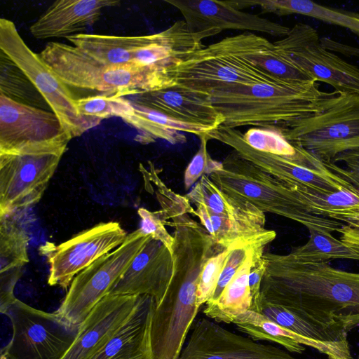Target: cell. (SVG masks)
Returning <instances> with one entry per match:
<instances>
[{"label": "cell", "instance_id": "cell-1", "mask_svg": "<svg viewBox=\"0 0 359 359\" xmlns=\"http://www.w3.org/2000/svg\"><path fill=\"white\" fill-rule=\"evenodd\" d=\"M261 298L349 332L359 327V273L264 253Z\"/></svg>", "mask_w": 359, "mask_h": 359}, {"label": "cell", "instance_id": "cell-2", "mask_svg": "<svg viewBox=\"0 0 359 359\" xmlns=\"http://www.w3.org/2000/svg\"><path fill=\"white\" fill-rule=\"evenodd\" d=\"M337 92H323L318 82L280 79L252 86L228 87L212 94L215 107L225 118L223 126H253L279 133L323 109Z\"/></svg>", "mask_w": 359, "mask_h": 359}, {"label": "cell", "instance_id": "cell-3", "mask_svg": "<svg viewBox=\"0 0 359 359\" xmlns=\"http://www.w3.org/2000/svg\"><path fill=\"white\" fill-rule=\"evenodd\" d=\"M273 43L253 32L226 36L205 46L170 72L172 86L210 95L236 86H252L278 79L264 70L257 58Z\"/></svg>", "mask_w": 359, "mask_h": 359}, {"label": "cell", "instance_id": "cell-4", "mask_svg": "<svg viewBox=\"0 0 359 359\" xmlns=\"http://www.w3.org/2000/svg\"><path fill=\"white\" fill-rule=\"evenodd\" d=\"M39 56L68 87L124 97L172 86L159 70L133 62L104 64L73 45L51 41Z\"/></svg>", "mask_w": 359, "mask_h": 359}, {"label": "cell", "instance_id": "cell-5", "mask_svg": "<svg viewBox=\"0 0 359 359\" xmlns=\"http://www.w3.org/2000/svg\"><path fill=\"white\" fill-rule=\"evenodd\" d=\"M222 164V169L208 175L210 180L226 193L248 201L264 213L291 219L308 230L328 233L338 231L345 224L312 213L295 189L245 160L235 151Z\"/></svg>", "mask_w": 359, "mask_h": 359}, {"label": "cell", "instance_id": "cell-6", "mask_svg": "<svg viewBox=\"0 0 359 359\" xmlns=\"http://www.w3.org/2000/svg\"><path fill=\"white\" fill-rule=\"evenodd\" d=\"M280 133L326 163L359 149V95L337 93L320 111Z\"/></svg>", "mask_w": 359, "mask_h": 359}, {"label": "cell", "instance_id": "cell-7", "mask_svg": "<svg viewBox=\"0 0 359 359\" xmlns=\"http://www.w3.org/2000/svg\"><path fill=\"white\" fill-rule=\"evenodd\" d=\"M69 142L0 152V217L40 201Z\"/></svg>", "mask_w": 359, "mask_h": 359}, {"label": "cell", "instance_id": "cell-8", "mask_svg": "<svg viewBox=\"0 0 359 359\" xmlns=\"http://www.w3.org/2000/svg\"><path fill=\"white\" fill-rule=\"evenodd\" d=\"M233 149L243 158L276 177L291 188H306L319 193H330L354 186L316 156L295 145L296 152L278 156L255 150L245 143L243 133L223 125L208 133Z\"/></svg>", "mask_w": 359, "mask_h": 359}, {"label": "cell", "instance_id": "cell-9", "mask_svg": "<svg viewBox=\"0 0 359 359\" xmlns=\"http://www.w3.org/2000/svg\"><path fill=\"white\" fill-rule=\"evenodd\" d=\"M0 50L29 79L71 139L98 126L101 121L80 114L76 99L53 71L20 36L13 22L0 19Z\"/></svg>", "mask_w": 359, "mask_h": 359}, {"label": "cell", "instance_id": "cell-10", "mask_svg": "<svg viewBox=\"0 0 359 359\" xmlns=\"http://www.w3.org/2000/svg\"><path fill=\"white\" fill-rule=\"evenodd\" d=\"M151 238L138 229L128 234L116 249L100 257L78 273L55 313L65 322L79 326L109 293Z\"/></svg>", "mask_w": 359, "mask_h": 359}, {"label": "cell", "instance_id": "cell-11", "mask_svg": "<svg viewBox=\"0 0 359 359\" xmlns=\"http://www.w3.org/2000/svg\"><path fill=\"white\" fill-rule=\"evenodd\" d=\"M4 314L13 334L1 349L0 359H62L79 327L65 322L55 312L35 309L17 298Z\"/></svg>", "mask_w": 359, "mask_h": 359}, {"label": "cell", "instance_id": "cell-12", "mask_svg": "<svg viewBox=\"0 0 359 359\" xmlns=\"http://www.w3.org/2000/svg\"><path fill=\"white\" fill-rule=\"evenodd\" d=\"M273 43L280 56L316 82L325 83L339 93L359 95V67L325 48L311 25L297 23Z\"/></svg>", "mask_w": 359, "mask_h": 359}, {"label": "cell", "instance_id": "cell-13", "mask_svg": "<svg viewBox=\"0 0 359 359\" xmlns=\"http://www.w3.org/2000/svg\"><path fill=\"white\" fill-rule=\"evenodd\" d=\"M118 222L100 223L59 245L46 242L39 252L49 264L48 283L63 289L100 257L119 247L127 237Z\"/></svg>", "mask_w": 359, "mask_h": 359}, {"label": "cell", "instance_id": "cell-14", "mask_svg": "<svg viewBox=\"0 0 359 359\" xmlns=\"http://www.w3.org/2000/svg\"><path fill=\"white\" fill-rule=\"evenodd\" d=\"M192 326L177 359H296L283 348L236 334L208 318Z\"/></svg>", "mask_w": 359, "mask_h": 359}, {"label": "cell", "instance_id": "cell-15", "mask_svg": "<svg viewBox=\"0 0 359 359\" xmlns=\"http://www.w3.org/2000/svg\"><path fill=\"white\" fill-rule=\"evenodd\" d=\"M71 140L53 111L0 93V152Z\"/></svg>", "mask_w": 359, "mask_h": 359}, {"label": "cell", "instance_id": "cell-16", "mask_svg": "<svg viewBox=\"0 0 359 359\" xmlns=\"http://www.w3.org/2000/svg\"><path fill=\"white\" fill-rule=\"evenodd\" d=\"M165 2L178 9L193 32L233 29L284 37L290 30L289 27L258 15L241 11L230 1L165 0Z\"/></svg>", "mask_w": 359, "mask_h": 359}, {"label": "cell", "instance_id": "cell-17", "mask_svg": "<svg viewBox=\"0 0 359 359\" xmlns=\"http://www.w3.org/2000/svg\"><path fill=\"white\" fill-rule=\"evenodd\" d=\"M141 296H105L79 325L72 344L62 359H90L129 319Z\"/></svg>", "mask_w": 359, "mask_h": 359}, {"label": "cell", "instance_id": "cell-18", "mask_svg": "<svg viewBox=\"0 0 359 359\" xmlns=\"http://www.w3.org/2000/svg\"><path fill=\"white\" fill-rule=\"evenodd\" d=\"M172 271V253L162 243L151 238L109 294L147 295L158 305L168 288Z\"/></svg>", "mask_w": 359, "mask_h": 359}, {"label": "cell", "instance_id": "cell-19", "mask_svg": "<svg viewBox=\"0 0 359 359\" xmlns=\"http://www.w3.org/2000/svg\"><path fill=\"white\" fill-rule=\"evenodd\" d=\"M129 97L137 104L181 122L213 130L225 121L208 93L173 86Z\"/></svg>", "mask_w": 359, "mask_h": 359}, {"label": "cell", "instance_id": "cell-20", "mask_svg": "<svg viewBox=\"0 0 359 359\" xmlns=\"http://www.w3.org/2000/svg\"><path fill=\"white\" fill-rule=\"evenodd\" d=\"M119 4V1L57 0L30 26L29 32L39 40L66 39L93 25L104 8Z\"/></svg>", "mask_w": 359, "mask_h": 359}, {"label": "cell", "instance_id": "cell-21", "mask_svg": "<svg viewBox=\"0 0 359 359\" xmlns=\"http://www.w3.org/2000/svg\"><path fill=\"white\" fill-rule=\"evenodd\" d=\"M154 299L141 295L134 312L90 359H155L151 341Z\"/></svg>", "mask_w": 359, "mask_h": 359}, {"label": "cell", "instance_id": "cell-22", "mask_svg": "<svg viewBox=\"0 0 359 359\" xmlns=\"http://www.w3.org/2000/svg\"><path fill=\"white\" fill-rule=\"evenodd\" d=\"M29 238L11 217H0V311L4 314L16 297L14 288L29 262Z\"/></svg>", "mask_w": 359, "mask_h": 359}, {"label": "cell", "instance_id": "cell-23", "mask_svg": "<svg viewBox=\"0 0 359 359\" xmlns=\"http://www.w3.org/2000/svg\"><path fill=\"white\" fill-rule=\"evenodd\" d=\"M194 205L195 215L201 224L222 249L241 245L266 246L276 236L273 230L217 215L202 203Z\"/></svg>", "mask_w": 359, "mask_h": 359}, {"label": "cell", "instance_id": "cell-24", "mask_svg": "<svg viewBox=\"0 0 359 359\" xmlns=\"http://www.w3.org/2000/svg\"><path fill=\"white\" fill-rule=\"evenodd\" d=\"M131 103L132 109L121 119L137 130L135 140L142 144L151 143L156 139L164 140L172 144H182L187 142L182 133L199 136L212 130L176 121L133 101Z\"/></svg>", "mask_w": 359, "mask_h": 359}, {"label": "cell", "instance_id": "cell-25", "mask_svg": "<svg viewBox=\"0 0 359 359\" xmlns=\"http://www.w3.org/2000/svg\"><path fill=\"white\" fill-rule=\"evenodd\" d=\"M191 203H202L224 217L264 227L265 215L255 205L222 190L208 175H203L184 196Z\"/></svg>", "mask_w": 359, "mask_h": 359}, {"label": "cell", "instance_id": "cell-26", "mask_svg": "<svg viewBox=\"0 0 359 359\" xmlns=\"http://www.w3.org/2000/svg\"><path fill=\"white\" fill-rule=\"evenodd\" d=\"M264 248H255L219 297L205 304L203 313L208 318L217 323H233L239 315L250 310L252 297L249 273L256 259L263 255Z\"/></svg>", "mask_w": 359, "mask_h": 359}, {"label": "cell", "instance_id": "cell-27", "mask_svg": "<svg viewBox=\"0 0 359 359\" xmlns=\"http://www.w3.org/2000/svg\"><path fill=\"white\" fill-rule=\"evenodd\" d=\"M233 323L254 341L274 342L287 351L298 354L303 353L306 347H309L325 355L327 359H335L332 352L322 344L286 329L252 310L239 315Z\"/></svg>", "mask_w": 359, "mask_h": 359}, {"label": "cell", "instance_id": "cell-28", "mask_svg": "<svg viewBox=\"0 0 359 359\" xmlns=\"http://www.w3.org/2000/svg\"><path fill=\"white\" fill-rule=\"evenodd\" d=\"M244 8L258 6L262 13L299 14L349 29L359 36V13L323 6L310 0H244Z\"/></svg>", "mask_w": 359, "mask_h": 359}, {"label": "cell", "instance_id": "cell-29", "mask_svg": "<svg viewBox=\"0 0 359 359\" xmlns=\"http://www.w3.org/2000/svg\"><path fill=\"white\" fill-rule=\"evenodd\" d=\"M309 238L287 256L302 263H328L334 259L359 261V248L337 239L332 233L309 229Z\"/></svg>", "mask_w": 359, "mask_h": 359}, {"label": "cell", "instance_id": "cell-30", "mask_svg": "<svg viewBox=\"0 0 359 359\" xmlns=\"http://www.w3.org/2000/svg\"><path fill=\"white\" fill-rule=\"evenodd\" d=\"M301 201L312 213L334 219L342 214L359 210V189L343 188L330 193H319L306 188H293Z\"/></svg>", "mask_w": 359, "mask_h": 359}, {"label": "cell", "instance_id": "cell-31", "mask_svg": "<svg viewBox=\"0 0 359 359\" xmlns=\"http://www.w3.org/2000/svg\"><path fill=\"white\" fill-rule=\"evenodd\" d=\"M0 93L38 108L41 103L46 102L25 74L1 50Z\"/></svg>", "mask_w": 359, "mask_h": 359}, {"label": "cell", "instance_id": "cell-32", "mask_svg": "<svg viewBox=\"0 0 359 359\" xmlns=\"http://www.w3.org/2000/svg\"><path fill=\"white\" fill-rule=\"evenodd\" d=\"M75 104L81 115L101 121L112 116L121 118L133 107L129 99L109 94L76 99Z\"/></svg>", "mask_w": 359, "mask_h": 359}, {"label": "cell", "instance_id": "cell-33", "mask_svg": "<svg viewBox=\"0 0 359 359\" xmlns=\"http://www.w3.org/2000/svg\"><path fill=\"white\" fill-rule=\"evenodd\" d=\"M245 143L252 149L278 156L293 155L296 147L279 132L267 128L252 127L243 133Z\"/></svg>", "mask_w": 359, "mask_h": 359}, {"label": "cell", "instance_id": "cell-34", "mask_svg": "<svg viewBox=\"0 0 359 359\" xmlns=\"http://www.w3.org/2000/svg\"><path fill=\"white\" fill-rule=\"evenodd\" d=\"M230 248L220 250L208 258L203 265L197 286L196 304L198 308L213 296Z\"/></svg>", "mask_w": 359, "mask_h": 359}, {"label": "cell", "instance_id": "cell-35", "mask_svg": "<svg viewBox=\"0 0 359 359\" xmlns=\"http://www.w3.org/2000/svg\"><path fill=\"white\" fill-rule=\"evenodd\" d=\"M198 137L201 140L199 148L187 166L184 174L186 190L191 189L202 176L209 175L223 168L222 162L213 159L208 151L207 144L210 138L207 133Z\"/></svg>", "mask_w": 359, "mask_h": 359}, {"label": "cell", "instance_id": "cell-36", "mask_svg": "<svg viewBox=\"0 0 359 359\" xmlns=\"http://www.w3.org/2000/svg\"><path fill=\"white\" fill-rule=\"evenodd\" d=\"M257 60L264 70L280 79L297 82L316 81L280 56L274 50V46L270 51L257 57Z\"/></svg>", "mask_w": 359, "mask_h": 359}, {"label": "cell", "instance_id": "cell-37", "mask_svg": "<svg viewBox=\"0 0 359 359\" xmlns=\"http://www.w3.org/2000/svg\"><path fill=\"white\" fill-rule=\"evenodd\" d=\"M257 247H266L255 245H241L230 248L224 267L213 294L209 301L217 299L224 288L231 281L238 271L242 266L251 252Z\"/></svg>", "mask_w": 359, "mask_h": 359}, {"label": "cell", "instance_id": "cell-38", "mask_svg": "<svg viewBox=\"0 0 359 359\" xmlns=\"http://www.w3.org/2000/svg\"><path fill=\"white\" fill-rule=\"evenodd\" d=\"M141 219L140 229L146 235L162 243L172 253L174 237L165 229L166 222L163 219L160 210L151 212L146 208L138 209Z\"/></svg>", "mask_w": 359, "mask_h": 359}, {"label": "cell", "instance_id": "cell-39", "mask_svg": "<svg viewBox=\"0 0 359 359\" xmlns=\"http://www.w3.org/2000/svg\"><path fill=\"white\" fill-rule=\"evenodd\" d=\"M329 166L359 189V149L339 155Z\"/></svg>", "mask_w": 359, "mask_h": 359}, {"label": "cell", "instance_id": "cell-40", "mask_svg": "<svg viewBox=\"0 0 359 359\" xmlns=\"http://www.w3.org/2000/svg\"><path fill=\"white\" fill-rule=\"evenodd\" d=\"M262 255L256 259L249 273V286L252 297L250 310L252 311L255 309L259 302L261 285L266 271L265 262Z\"/></svg>", "mask_w": 359, "mask_h": 359}, {"label": "cell", "instance_id": "cell-41", "mask_svg": "<svg viewBox=\"0 0 359 359\" xmlns=\"http://www.w3.org/2000/svg\"><path fill=\"white\" fill-rule=\"evenodd\" d=\"M340 239L348 245L359 248V229L344 224L339 231Z\"/></svg>", "mask_w": 359, "mask_h": 359}, {"label": "cell", "instance_id": "cell-42", "mask_svg": "<svg viewBox=\"0 0 359 359\" xmlns=\"http://www.w3.org/2000/svg\"><path fill=\"white\" fill-rule=\"evenodd\" d=\"M334 219L346 222L351 227L359 229V210L340 215Z\"/></svg>", "mask_w": 359, "mask_h": 359}, {"label": "cell", "instance_id": "cell-43", "mask_svg": "<svg viewBox=\"0 0 359 359\" xmlns=\"http://www.w3.org/2000/svg\"><path fill=\"white\" fill-rule=\"evenodd\" d=\"M357 359H359V355H358V356Z\"/></svg>", "mask_w": 359, "mask_h": 359}]
</instances>
